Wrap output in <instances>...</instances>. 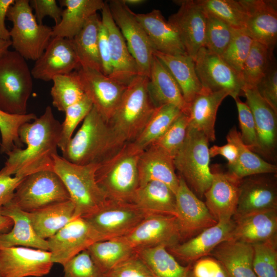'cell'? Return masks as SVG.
Instances as JSON below:
<instances>
[{
  "label": "cell",
  "instance_id": "cell-20",
  "mask_svg": "<svg viewBox=\"0 0 277 277\" xmlns=\"http://www.w3.org/2000/svg\"><path fill=\"white\" fill-rule=\"evenodd\" d=\"M243 93L255 123L259 146L257 154L274 164L276 158L277 113L260 95L255 87H245Z\"/></svg>",
  "mask_w": 277,
  "mask_h": 277
},
{
  "label": "cell",
  "instance_id": "cell-26",
  "mask_svg": "<svg viewBox=\"0 0 277 277\" xmlns=\"http://www.w3.org/2000/svg\"><path fill=\"white\" fill-rule=\"evenodd\" d=\"M154 51L172 55L187 54L180 36L161 11L153 9L146 13H135Z\"/></svg>",
  "mask_w": 277,
  "mask_h": 277
},
{
  "label": "cell",
  "instance_id": "cell-24",
  "mask_svg": "<svg viewBox=\"0 0 277 277\" xmlns=\"http://www.w3.org/2000/svg\"><path fill=\"white\" fill-rule=\"evenodd\" d=\"M247 12L243 31L274 50L277 42L276 1L241 0Z\"/></svg>",
  "mask_w": 277,
  "mask_h": 277
},
{
  "label": "cell",
  "instance_id": "cell-17",
  "mask_svg": "<svg viewBox=\"0 0 277 277\" xmlns=\"http://www.w3.org/2000/svg\"><path fill=\"white\" fill-rule=\"evenodd\" d=\"M77 72L85 95L108 122L127 86L97 70L80 67Z\"/></svg>",
  "mask_w": 277,
  "mask_h": 277
},
{
  "label": "cell",
  "instance_id": "cell-2",
  "mask_svg": "<svg viewBox=\"0 0 277 277\" xmlns=\"http://www.w3.org/2000/svg\"><path fill=\"white\" fill-rule=\"evenodd\" d=\"M148 77L138 75L127 86L108 122L118 148L133 142L141 132L155 106L150 96Z\"/></svg>",
  "mask_w": 277,
  "mask_h": 277
},
{
  "label": "cell",
  "instance_id": "cell-47",
  "mask_svg": "<svg viewBox=\"0 0 277 277\" xmlns=\"http://www.w3.org/2000/svg\"><path fill=\"white\" fill-rule=\"evenodd\" d=\"M206 14L207 27L204 47L221 56L231 41L234 29L221 19Z\"/></svg>",
  "mask_w": 277,
  "mask_h": 277
},
{
  "label": "cell",
  "instance_id": "cell-5",
  "mask_svg": "<svg viewBox=\"0 0 277 277\" xmlns=\"http://www.w3.org/2000/svg\"><path fill=\"white\" fill-rule=\"evenodd\" d=\"M98 166V164L77 165L58 154L54 156L53 170L65 184L74 204V217L93 213L107 200L96 181Z\"/></svg>",
  "mask_w": 277,
  "mask_h": 277
},
{
  "label": "cell",
  "instance_id": "cell-55",
  "mask_svg": "<svg viewBox=\"0 0 277 277\" xmlns=\"http://www.w3.org/2000/svg\"><path fill=\"white\" fill-rule=\"evenodd\" d=\"M194 277H230L223 265L212 256H206L192 264Z\"/></svg>",
  "mask_w": 277,
  "mask_h": 277
},
{
  "label": "cell",
  "instance_id": "cell-31",
  "mask_svg": "<svg viewBox=\"0 0 277 277\" xmlns=\"http://www.w3.org/2000/svg\"><path fill=\"white\" fill-rule=\"evenodd\" d=\"M228 95L226 90L211 91L203 89L189 104V127L204 133L209 142H214L217 111L223 100Z\"/></svg>",
  "mask_w": 277,
  "mask_h": 277
},
{
  "label": "cell",
  "instance_id": "cell-61",
  "mask_svg": "<svg viewBox=\"0 0 277 277\" xmlns=\"http://www.w3.org/2000/svg\"><path fill=\"white\" fill-rule=\"evenodd\" d=\"M13 221L9 217L2 213V206H0V233L9 232L13 226Z\"/></svg>",
  "mask_w": 277,
  "mask_h": 277
},
{
  "label": "cell",
  "instance_id": "cell-9",
  "mask_svg": "<svg viewBox=\"0 0 277 277\" xmlns=\"http://www.w3.org/2000/svg\"><path fill=\"white\" fill-rule=\"evenodd\" d=\"M70 200L68 191L54 170H44L24 177L11 201L21 210L32 212Z\"/></svg>",
  "mask_w": 277,
  "mask_h": 277
},
{
  "label": "cell",
  "instance_id": "cell-35",
  "mask_svg": "<svg viewBox=\"0 0 277 277\" xmlns=\"http://www.w3.org/2000/svg\"><path fill=\"white\" fill-rule=\"evenodd\" d=\"M153 54L169 71L189 106L195 95L204 89L197 76L194 60L187 54L172 55L155 51Z\"/></svg>",
  "mask_w": 277,
  "mask_h": 277
},
{
  "label": "cell",
  "instance_id": "cell-10",
  "mask_svg": "<svg viewBox=\"0 0 277 277\" xmlns=\"http://www.w3.org/2000/svg\"><path fill=\"white\" fill-rule=\"evenodd\" d=\"M111 16L138 66L140 74L149 77L154 50L133 12L123 0L107 2Z\"/></svg>",
  "mask_w": 277,
  "mask_h": 277
},
{
  "label": "cell",
  "instance_id": "cell-40",
  "mask_svg": "<svg viewBox=\"0 0 277 277\" xmlns=\"http://www.w3.org/2000/svg\"><path fill=\"white\" fill-rule=\"evenodd\" d=\"M153 277H187L192 264L182 265L167 250L160 246L135 250Z\"/></svg>",
  "mask_w": 277,
  "mask_h": 277
},
{
  "label": "cell",
  "instance_id": "cell-27",
  "mask_svg": "<svg viewBox=\"0 0 277 277\" xmlns=\"http://www.w3.org/2000/svg\"><path fill=\"white\" fill-rule=\"evenodd\" d=\"M234 226L229 240L251 245L276 238L277 210L234 215Z\"/></svg>",
  "mask_w": 277,
  "mask_h": 277
},
{
  "label": "cell",
  "instance_id": "cell-16",
  "mask_svg": "<svg viewBox=\"0 0 277 277\" xmlns=\"http://www.w3.org/2000/svg\"><path fill=\"white\" fill-rule=\"evenodd\" d=\"M49 251L26 247L0 248V277H42L53 265Z\"/></svg>",
  "mask_w": 277,
  "mask_h": 277
},
{
  "label": "cell",
  "instance_id": "cell-45",
  "mask_svg": "<svg viewBox=\"0 0 277 277\" xmlns=\"http://www.w3.org/2000/svg\"><path fill=\"white\" fill-rule=\"evenodd\" d=\"M36 117L33 113L25 115H12L0 109L1 152L7 154L15 148L23 146L18 136V129L22 124L31 122Z\"/></svg>",
  "mask_w": 277,
  "mask_h": 277
},
{
  "label": "cell",
  "instance_id": "cell-52",
  "mask_svg": "<svg viewBox=\"0 0 277 277\" xmlns=\"http://www.w3.org/2000/svg\"><path fill=\"white\" fill-rule=\"evenodd\" d=\"M238 111L241 140L251 151L257 154L258 142L252 113L247 104L239 97L234 100Z\"/></svg>",
  "mask_w": 277,
  "mask_h": 277
},
{
  "label": "cell",
  "instance_id": "cell-51",
  "mask_svg": "<svg viewBox=\"0 0 277 277\" xmlns=\"http://www.w3.org/2000/svg\"><path fill=\"white\" fill-rule=\"evenodd\" d=\"M64 277H104L105 274L92 260L86 249L67 262L63 266Z\"/></svg>",
  "mask_w": 277,
  "mask_h": 277
},
{
  "label": "cell",
  "instance_id": "cell-36",
  "mask_svg": "<svg viewBox=\"0 0 277 277\" xmlns=\"http://www.w3.org/2000/svg\"><path fill=\"white\" fill-rule=\"evenodd\" d=\"M75 206L71 200L55 204L32 212H27L38 236L47 240L74 217Z\"/></svg>",
  "mask_w": 277,
  "mask_h": 277
},
{
  "label": "cell",
  "instance_id": "cell-39",
  "mask_svg": "<svg viewBox=\"0 0 277 277\" xmlns=\"http://www.w3.org/2000/svg\"><path fill=\"white\" fill-rule=\"evenodd\" d=\"M87 250L94 263L104 274L135 252L123 237L96 242Z\"/></svg>",
  "mask_w": 277,
  "mask_h": 277
},
{
  "label": "cell",
  "instance_id": "cell-22",
  "mask_svg": "<svg viewBox=\"0 0 277 277\" xmlns=\"http://www.w3.org/2000/svg\"><path fill=\"white\" fill-rule=\"evenodd\" d=\"M80 63L70 39L52 37L31 70L32 77L46 82L58 75L70 73Z\"/></svg>",
  "mask_w": 277,
  "mask_h": 277
},
{
  "label": "cell",
  "instance_id": "cell-56",
  "mask_svg": "<svg viewBox=\"0 0 277 277\" xmlns=\"http://www.w3.org/2000/svg\"><path fill=\"white\" fill-rule=\"evenodd\" d=\"M29 4L35 11L34 16L39 24L46 16L51 17L57 25L61 21L63 9L57 5L55 0H31Z\"/></svg>",
  "mask_w": 277,
  "mask_h": 277
},
{
  "label": "cell",
  "instance_id": "cell-29",
  "mask_svg": "<svg viewBox=\"0 0 277 277\" xmlns=\"http://www.w3.org/2000/svg\"><path fill=\"white\" fill-rule=\"evenodd\" d=\"M148 89L155 107L170 104L188 113L189 106L178 84L164 64L154 54L148 77Z\"/></svg>",
  "mask_w": 277,
  "mask_h": 277
},
{
  "label": "cell",
  "instance_id": "cell-4",
  "mask_svg": "<svg viewBox=\"0 0 277 277\" xmlns=\"http://www.w3.org/2000/svg\"><path fill=\"white\" fill-rule=\"evenodd\" d=\"M118 148L108 122L93 106L62 157L77 165L98 164Z\"/></svg>",
  "mask_w": 277,
  "mask_h": 277
},
{
  "label": "cell",
  "instance_id": "cell-41",
  "mask_svg": "<svg viewBox=\"0 0 277 277\" xmlns=\"http://www.w3.org/2000/svg\"><path fill=\"white\" fill-rule=\"evenodd\" d=\"M182 112L178 107L170 104L155 107L141 132L131 143L138 150H144L165 132Z\"/></svg>",
  "mask_w": 277,
  "mask_h": 277
},
{
  "label": "cell",
  "instance_id": "cell-1",
  "mask_svg": "<svg viewBox=\"0 0 277 277\" xmlns=\"http://www.w3.org/2000/svg\"><path fill=\"white\" fill-rule=\"evenodd\" d=\"M61 129V124L47 106L41 116L19 127L18 136L26 147L15 148L8 152L0 173L24 178L36 172L54 170V156L58 154Z\"/></svg>",
  "mask_w": 277,
  "mask_h": 277
},
{
  "label": "cell",
  "instance_id": "cell-38",
  "mask_svg": "<svg viewBox=\"0 0 277 277\" xmlns=\"http://www.w3.org/2000/svg\"><path fill=\"white\" fill-rule=\"evenodd\" d=\"M101 19L97 13L91 16L82 29L71 40L80 67L102 72L98 47Z\"/></svg>",
  "mask_w": 277,
  "mask_h": 277
},
{
  "label": "cell",
  "instance_id": "cell-48",
  "mask_svg": "<svg viewBox=\"0 0 277 277\" xmlns=\"http://www.w3.org/2000/svg\"><path fill=\"white\" fill-rule=\"evenodd\" d=\"M92 107V102L85 95L80 101L65 110V118L61 124L62 129L58 144V147L62 152L66 149L76 127L84 120Z\"/></svg>",
  "mask_w": 277,
  "mask_h": 277
},
{
  "label": "cell",
  "instance_id": "cell-57",
  "mask_svg": "<svg viewBox=\"0 0 277 277\" xmlns=\"http://www.w3.org/2000/svg\"><path fill=\"white\" fill-rule=\"evenodd\" d=\"M98 47L102 73L109 76L112 71L110 44L107 30L101 21L98 31Z\"/></svg>",
  "mask_w": 277,
  "mask_h": 277
},
{
  "label": "cell",
  "instance_id": "cell-43",
  "mask_svg": "<svg viewBox=\"0 0 277 277\" xmlns=\"http://www.w3.org/2000/svg\"><path fill=\"white\" fill-rule=\"evenodd\" d=\"M51 89L53 106L58 111H65L70 106L85 96L77 71L53 77Z\"/></svg>",
  "mask_w": 277,
  "mask_h": 277
},
{
  "label": "cell",
  "instance_id": "cell-58",
  "mask_svg": "<svg viewBox=\"0 0 277 277\" xmlns=\"http://www.w3.org/2000/svg\"><path fill=\"white\" fill-rule=\"evenodd\" d=\"M23 179L0 173V206H3L11 201L17 186Z\"/></svg>",
  "mask_w": 277,
  "mask_h": 277
},
{
  "label": "cell",
  "instance_id": "cell-12",
  "mask_svg": "<svg viewBox=\"0 0 277 277\" xmlns=\"http://www.w3.org/2000/svg\"><path fill=\"white\" fill-rule=\"evenodd\" d=\"M194 61L197 76L204 89L211 91L226 90L234 100L243 95L240 74L221 56L202 47Z\"/></svg>",
  "mask_w": 277,
  "mask_h": 277
},
{
  "label": "cell",
  "instance_id": "cell-21",
  "mask_svg": "<svg viewBox=\"0 0 277 277\" xmlns=\"http://www.w3.org/2000/svg\"><path fill=\"white\" fill-rule=\"evenodd\" d=\"M275 174H257L241 180L236 212L234 215L277 210Z\"/></svg>",
  "mask_w": 277,
  "mask_h": 277
},
{
  "label": "cell",
  "instance_id": "cell-8",
  "mask_svg": "<svg viewBox=\"0 0 277 277\" xmlns=\"http://www.w3.org/2000/svg\"><path fill=\"white\" fill-rule=\"evenodd\" d=\"M7 17L12 23L9 33L14 51L26 60L35 61L51 39L52 28L37 23L29 0H15Z\"/></svg>",
  "mask_w": 277,
  "mask_h": 277
},
{
  "label": "cell",
  "instance_id": "cell-34",
  "mask_svg": "<svg viewBox=\"0 0 277 277\" xmlns=\"http://www.w3.org/2000/svg\"><path fill=\"white\" fill-rule=\"evenodd\" d=\"M132 203L146 215L176 216L175 194L168 186L160 182L151 181L139 186Z\"/></svg>",
  "mask_w": 277,
  "mask_h": 277
},
{
  "label": "cell",
  "instance_id": "cell-32",
  "mask_svg": "<svg viewBox=\"0 0 277 277\" xmlns=\"http://www.w3.org/2000/svg\"><path fill=\"white\" fill-rule=\"evenodd\" d=\"M63 10L60 22L52 28V37L73 38L84 27L89 18L103 8L102 0H60Z\"/></svg>",
  "mask_w": 277,
  "mask_h": 277
},
{
  "label": "cell",
  "instance_id": "cell-49",
  "mask_svg": "<svg viewBox=\"0 0 277 277\" xmlns=\"http://www.w3.org/2000/svg\"><path fill=\"white\" fill-rule=\"evenodd\" d=\"M188 126V114L182 112L165 132L152 145L161 148L174 158L185 141Z\"/></svg>",
  "mask_w": 277,
  "mask_h": 277
},
{
  "label": "cell",
  "instance_id": "cell-11",
  "mask_svg": "<svg viewBox=\"0 0 277 277\" xmlns=\"http://www.w3.org/2000/svg\"><path fill=\"white\" fill-rule=\"evenodd\" d=\"M146 215L133 203L107 200L98 210L83 217L107 240L125 236Z\"/></svg>",
  "mask_w": 277,
  "mask_h": 277
},
{
  "label": "cell",
  "instance_id": "cell-62",
  "mask_svg": "<svg viewBox=\"0 0 277 277\" xmlns=\"http://www.w3.org/2000/svg\"><path fill=\"white\" fill-rule=\"evenodd\" d=\"M12 45L11 39H3L0 38V57L9 50Z\"/></svg>",
  "mask_w": 277,
  "mask_h": 277
},
{
  "label": "cell",
  "instance_id": "cell-3",
  "mask_svg": "<svg viewBox=\"0 0 277 277\" xmlns=\"http://www.w3.org/2000/svg\"><path fill=\"white\" fill-rule=\"evenodd\" d=\"M142 151L128 143L98 163L95 179L107 200L132 203L139 187L138 161Z\"/></svg>",
  "mask_w": 277,
  "mask_h": 277
},
{
  "label": "cell",
  "instance_id": "cell-14",
  "mask_svg": "<svg viewBox=\"0 0 277 277\" xmlns=\"http://www.w3.org/2000/svg\"><path fill=\"white\" fill-rule=\"evenodd\" d=\"M179 186L175 193L176 218L183 242L218 222L205 203L191 190L181 176L179 175Z\"/></svg>",
  "mask_w": 277,
  "mask_h": 277
},
{
  "label": "cell",
  "instance_id": "cell-33",
  "mask_svg": "<svg viewBox=\"0 0 277 277\" xmlns=\"http://www.w3.org/2000/svg\"><path fill=\"white\" fill-rule=\"evenodd\" d=\"M209 255L223 265L230 277H256L253 269L251 244L227 240L217 246Z\"/></svg>",
  "mask_w": 277,
  "mask_h": 277
},
{
  "label": "cell",
  "instance_id": "cell-63",
  "mask_svg": "<svg viewBox=\"0 0 277 277\" xmlns=\"http://www.w3.org/2000/svg\"><path fill=\"white\" fill-rule=\"evenodd\" d=\"M124 3L128 6H138L145 3V0H123Z\"/></svg>",
  "mask_w": 277,
  "mask_h": 277
},
{
  "label": "cell",
  "instance_id": "cell-6",
  "mask_svg": "<svg viewBox=\"0 0 277 277\" xmlns=\"http://www.w3.org/2000/svg\"><path fill=\"white\" fill-rule=\"evenodd\" d=\"M32 75L26 60L15 51L0 57V109L9 114H27L33 90Z\"/></svg>",
  "mask_w": 277,
  "mask_h": 277
},
{
  "label": "cell",
  "instance_id": "cell-19",
  "mask_svg": "<svg viewBox=\"0 0 277 277\" xmlns=\"http://www.w3.org/2000/svg\"><path fill=\"white\" fill-rule=\"evenodd\" d=\"M212 181L204 194L205 204L211 214L219 222L228 221L236 213L241 179L219 165L210 167Z\"/></svg>",
  "mask_w": 277,
  "mask_h": 277
},
{
  "label": "cell",
  "instance_id": "cell-59",
  "mask_svg": "<svg viewBox=\"0 0 277 277\" xmlns=\"http://www.w3.org/2000/svg\"><path fill=\"white\" fill-rule=\"evenodd\" d=\"M210 157H213L216 155H222L228 161L227 165L234 164L238 157V149L236 147L231 143L224 145H213L209 149Z\"/></svg>",
  "mask_w": 277,
  "mask_h": 277
},
{
  "label": "cell",
  "instance_id": "cell-23",
  "mask_svg": "<svg viewBox=\"0 0 277 277\" xmlns=\"http://www.w3.org/2000/svg\"><path fill=\"white\" fill-rule=\"evenodd\" d=\"M234 226L232 219L219 222L191 239L167 249L178 261L187 265L192 264L199 259L209 256L220 244L229 240Z\"/></svg>",
  "mask_w": 277,
  "mask_h": 277
},
{
  "label": "cell",
  "instance_id": "cell-60",
  "mask_svg": "<svg viewBox=\"0 0 277 277\" xmlns=\"http://www.w3.org/2000/svg\"><path fill=\"white\" fill-rule=\"evenodd\" d=\"M15 0H0V38L10 39L9 30L6 28L5 20L10 7Z\"/></svg>",
  "mask_w": 277,
  "mask_h": 277
},
{
  "label": "cell",
  "instance_id": "cell-25",
  "mask_svg": "<svg viewBox=\"0 0 277 277\" xmlns=\"http://www.w3.org/2000/svg\"><path fill=\"white\" fill-rule=\"evenodd\" d=\"M101 11V21L107 30L110 44L112 71L109 77L128 86L140 75L138 66L113 19L107 2H105Z\"/></svg>",
  "mask_w": 277,
  "mask_h": 277
},
{
  "label": "cell",
  "instance_id": "cell-46",
  "mask_svg": "<svg viewBox=\"0 0 277 277\" xmlns=\"http://www.w3.org/2000/svg\"><path fill=\"white\" fill-rule=\"evenodd\" d=\"M277 238L252 245L256 277H277Z\"/></svg>",
  "mask_w": 277,
  "mask_h": 277
},
{
  "label": "cell",
  "instance_id": "cell-15",
  "mask_svg": "<svg viewBox=\"0 0 277 277\" xmlns=\"http://www.w3.org/2000/svg\"><path fill=\"white\" fill-rule=\"evenodd\" d=\"M123 237L135 250L160 246L168 248L182 242L176 217L156 214L146 215Z\"/></svg>",
  "mask_w": 277,
  "mask_h": 277
},
{
  "label": "cell",
  "instance_id": "cell-44",
  "mask_svg": "<svg viewBox=\"0 0 277 277\" xmlns=\"http://www.w3.org/2000/svg\"><path fill=\"white\" fill-rule=\"evenodd\" d=\"M207 13L224 21L234 29H243L247 12L241 0H197Z\"/></svg>",
  "mask_w": 277,
  "mask_h": 277
},
{
  "label": "cell",
  "instance_id": "cell-50",
  "mask_svg": "<svg viewBox=\"0 0 277 277\" xmlns=\"http://www.w3.org/2000/svg\"><path fill=\"white\" fill-rule=\"evenodd\" d=\"M253 41L242 29H234L231 41L221 55L239 74L249 54Z\"/></svg>",
  "mask_w": 277,
  "mask_h": 277
},
{
  "label": "cell",
  "instance_id": "cell-30",
  "mask_svg": "<svg viewBox=\"0 0 277 277\" xmlns=\"http://www.w3.org/2000/svg\"><path fill=\"white\" fill-rule=\"evenodd\" d=\"M2 213L10 217L14 224L9 232L0 233V248L21 246L48 251L47 240L35 233L26 212L11 201L2 206Z\"/></svg>",
  "mask_w": 277,
  "mask_h": 277
},
{
  "label": "cell",
  "instance_id": "cell-28",
  "mask_svg": "<svg viewBox=\"0 0 277 277\" xmlns=\"http://www.w3.org/2000/svg\"><path fill=\"white\" fill-rule=\"evenodd\" d=\"M139 186L151 181L168 186L175 194L179 178L175 173L173 157L161 148L150 145L141 153L138 161Z\"/></svg>",
  "mask_w": 277,
  "mask_h": 277
},
{
  "label": "cell",
  "instance_id": "cell-53",
  "mask_svg": "<svg viewBox=\"0 0 277 277\" xmlns=\"http://www.w3.org/2000/svg\"><path fill=\"white\" fill-rule=\"evenodd\" d=\"M104 277H153L143 261L135 254L105 274Z\"/></svg>",
  "mask_w": 277,
  "mask_h": 277
},
{
  "label": "cell",
  "instance_id": "cell-64",
  "mask_svg": "<svg viewBox=\"0 0 277 277\" xmlns=\"http://www.w3.org/2000/svg\"><path fill=\"white\" fill-rule=\"evenodd\" d=\"M192 267V266H191ZM191 267L190 268V270H189L187 277H194L193 275L192 274L191 270Z\"/></svg>",
  "mask_w": 277,
  "mask_h": 277
},
{
  "label": "cell",
  "instance_id": "cell-18",
  "mask_svg": "<svg viewBox=\"0 0 277 277\" xmlns=\"http://www.w3.org/2000/svg\"><path fill=\"white\" fill-rule=\"evenodd\" d=\"M175 2L180 8L168 21L176 30L187 55L194 61L200 49L204 47L207 14L197 0Z\"/></svg>",
  "mask_w": 277,
  "mask_h": 277
},
{
  "label": "cell",
  "instance_id": "cell-7",
  "mask_svg": "<svg viewBox=\"0 0 277 277\" xmlns=\"http://www.w3.org/2000/svg\"><path fill=\"white\" fill-rule=\"evenodd\" d=\"M209 143L204 133L188 126L185 141L173 158L180 176L200 197L204 195L212 181Z\"/></svg>",
  "mask_w": 277,
  "mask_h": 277
},
{
  "label": "cell",
  "instance_id": "cell-37",
  "mask_svg": "<svg viewBox=\"0 0 277 277\" xmlns=\"http://www.w3.org/2000/svg\"><path fill=\"white\" fill-rule=\"evenodd\" d=\"M226 139L238 149L235 162L227 165L228 171L237 178L241 180L254 174L276 173L277 167L274 164L265 161L243 143L235 126L229 130Z\"/></svg>",
  "mask_w": 277,
  "mask_h": 277
},
{
  "label": "cell",
  "instance_id": "cell-13",
  "mask_svg": "<svg viewBox=\"0 0 277 277\" xmlns=\"http://www.w3.org/2000/svg\"><path fill=\"white\" fill-rule=\"evenodd\" d=\"M104 241L84 217L74 218L55 235L47 240L53 263L63 266L94 243Z\"/></svg>",
  "mask_w": 277,
  "mask_h": 277
},
{
  "label": "cell",
  "instance_id": "cell-54",
  "mask_svg": "<svg viewBox=\"0 0 277 277\" xmlns=\"http://www.w3.org/2000/svg\"><path fill=\"white\" fill-rule=\"evenodd\" d=\"M255 88L260 95L277 113V69L275 64L261 80Z\"/></svg>",
  "mask_w": 277,
  "mask_h": 277
},
{
  "label": "cell",
  "instance_id": "cell-42",
  "mask_svg": "<svg viewBox=\"0 0 277 277\" xmlns=\"http://www.w3.org/2000/svg\"><path fill=\"white\" fill-rule=\"evenodd\" d=\"M273 52L266 46L253 41L240 74L243 88L255 87L275 64Z\"/></svg>",
  "mask_w": 277,
  "mask_h": 277
}]
</instances>
